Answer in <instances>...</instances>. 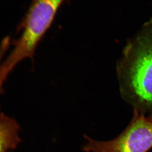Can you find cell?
<instances>
[{"instance_id":"obj_4","label":"cell","mask_w":152,"mask_h":152,"mask_svg":"<svg viewBox=\"0 0 152 152\" xmlns=\"http://www.w3.org/2000/svg\"><path fill=\"white\" fill-rule=\"evenodd\" d=\"M19 129L16 120L0 113V152H4L18 141Z\"/></svg>"},{"instance_id":"obj_1","label":"cell","mask_w":152,"mask_h":152,"mask_svg":"<svg viewBox=\"0 0 152 152\" xmlns=\"http://www.w3.org/2000/svg\"><path fill=\"white\" fill-rule=\"evenodd\" d=\"M117 73L124 99L140 113H152V18L127 42Z\"/></svg>"},{"instance_id":"obj_2","label":"cell","mask_w":152,"mask_h":152,"mask_svg":"<svg viewBox=\"0 0 152 152\" xmlns=\"http://www.w3.org/2000/svg\"><path fill=\"white\" fill-rule=\"evenodd\" d=\"M64 1L32 0L19 26L20 36L14 41L13 49L0 64L1 87L18 64L25 59H33L38 45L51 26Z\"/></svg>"},{"instance_id":"obj_3","label":"cell","mask_w":152,"mask_h":152,"mask_svg":"<svg viewBox=\"0 0 152 152\" xmlns=\"http://www.w3.org/2000/svg\"><path fill=\"white\" fill-rule=\"evenodd\" d=\"M85 138L86 152H148L152 148V115L134 110L129 126L111 140H95L86 135Z\"/></svg>"}]
</instances>
